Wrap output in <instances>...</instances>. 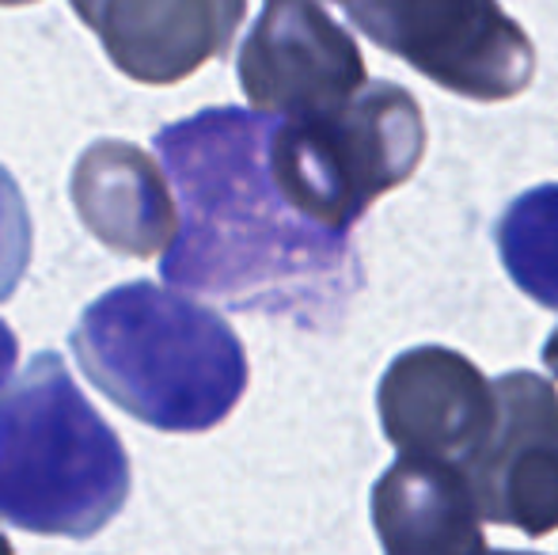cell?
<instances>
[{"label": "cell", "instance_id": "3", "mask_svg": "<svg viewBox=\"0 0 558 555\" xmlns=\"http://www.w3.org/2000/svg\"><path fill=\"white\" fill-rule=\"evenodd\" d=\"M130 498V457L69 365L38 350L0 400V518L38 536H96Z\"/></svg>", "mask_w": 558, "mask_h": 555}, {"label": "cell", "instance_id": "6", "mask_svg": "<svg viewBox=\"0 0 558 555\" xmlns=\"http://www.w3.org/2000/svg\"><path fill=\"white\" fill-rule=\"evenodd\" d=\"M240 88L274 119H312L368 88L353 35L319 0H266L235 53Z\"/></svg>", "mask_w": 558, "mask_h": 555}, {"label": "cell", "instance_id": "4", "mask_svg": "<svg viewBox=\"0 0 558 555\" xmlns=\"http://www.w3.org/2000/svg\"><path fill=\"white\" fill-rule=\"evenodd\" d=\"M422 153L418 99L376 81L338 111L281 119L270 137V179L304 221L345 237L380 194L414 176Z\"/></svg>", "mask_w": 558, "mask_h": 555}, {"label": "cell", "instance_id": "19", "mask_svg": "<svg viewBox=\"0 0 558 555\" xmlns=\"http://www.w3.org/2000/svg\"><path fill=\"white\" fill-rule=\"evenodd\" d=\"M338 4H350V0H338Z\"/></svg>", "mask_w": 558, "mask_h": 555}, {"label": "cell", "instance_id": "8", "mask_svg": "<svg viewBox=\"0 0 558 555\" xmlns=\"http://www.w3.org/2000/svg\"><path fill=\"white\" fill-rule=\"evenodd\" d=\"M380 430L403 457L468 468L498 415L494 385L475 362L448 347L403 350L376 385Z\"/></svg>", "mask_w": 558, "mask_h": 555}, {"label": "cell", "instance_id": "10", "mask_svg": "<svg viewBox=\"0 0 558 555\" xmlns=\"http://www.w3.org/2000/svg\"><path fill=\"white\" fill-rule=\"evenodd\" d=\"M69 198L84 229L130 260L168 252L183 229V209L175 206L168 168L133 141H92L73 164Z\"/></svg>", "mask_w": 558, "mask_h": 555}, {"label": "cell", "instance_id": "12", "mask_svg": "<svg viewBox=\"0 0 558 555\" xmlns=\"http://www.w3.org/2000/svg\"><path fill=\"white\" fill-rule=\"evenodd\" d=\"M494 240L517 289L558 312V183L532 186L509 202Z\"/></svg>", "mask_w": 558, "mask_h": 555}, {"label": "cell", "instance_id": "13", "mask_svg": "<svg viewBox=\"0 0 558 555\" xmlns=\"http://www.w3.org/2000/svg\"><path fill=\"white\" fill-rule=\"evenodd\" d=\"M31 252H35L31 209L12 171L0 164V301H8L20 289V281L27 278Z\"/></svg>", "mask_w": 558, "mask_h": 555}, {"label": "cell", "instance_id": "17", "mask_svg": "<svg viewBox=\"0 0 558 555\" xmlns=\"http://www.w3.org/2000/svg\"><path fill=\"white\" fill-rule=\"evenodd\" d=\"M20 4H38V0H0V8H20Z\"/></svg>", "mask_w": 558, "mask_h": 555}, {"label": "cell", "instance_id": "2", "mask_svg": "<svg viewBox=\"0 0 558 555\" xmlns=\"http://www.w3.org/2000/svg\"><path fill=\"white\" fill-rule=\"evenodd\" d=\"M69 347L114 408L163 434L221 426L247 393V350L228 319L153 281L107 289Z\"/></svg>", "mask_w": 558, "mask_h": 555}, {"label": "cell", "instance_id": "14", "mask_svg": "<svg viewBox=\"0 0 558 555\" xmlns=\"http://www.w3.org/2000/svg\"><path fill=\"white\" fill-rule=\"evenodd\" d=\"M15 362H20V342H15V331L0 319V400H4L8 381L15 377Z\"/></svg>", "mask_w": 558, "mask_h": 555}, {"label": "cell", "instance_id": "11", "mask_svg": "<svg viewBox=\"0 0 558 555\" xmlns=\"http://www.w3.org/2000/svg\"><path fill=\"white\" fill-rule=\"evenodd\" d=\"M384 555H490L475 487L448 460L399 453L368 495Z\"/></svg>", "mask_w": 558, "mask_h": 555}, {"label": "cell", "instance_id": "9", "mask_svg": "<svg viewBox=\"0 0 558 555\" xmlns=\"http://www.w3.org/2000/svg\"><path fill=\"white\" fill-rule=\"evenodd\" d=\"M118 73L168 88L225 58L247 0H69Z\"/></svg>", "mask_w": 558, "mask_h": 555}, {"label": "cell", "instance_id": "1", "mask_svg": "<svg viewBox=\"0 0 558 555\" xmlns=\"http://www.w3.org/2000/svg\"><path fill=\"white\" fill-rule=\"evenodd\" d=\"M278 119L214 107L153 137L183 209V229L160 260L171 289L270 312L304 327L331 324L361 286L350 240L304 221L270 179Z\"/></svg>", "mask_w": 558, "mask_h": 555}, {"label": "cell", "instance_id": "15", "mask_svg": "<svg viewBox=\"0 0 558 555\" xmlns=\"http://www.w3.org/2000/svg\"><path fill=\"white\" fill-rule=\"evenodd\" d=\"M539 358H544V365H547V373L558 381V327L551 331V339L544 342V350H539Z\"/></svg>", "mask_w": 558, "mask_h": 555}, {"label": "cell", "instance_id": "5", "mask_svg": "<svg viewBox=\"0 0 558 555\" xmlns=\"http://www.w3.org/2000/svg\"><path fill=\"white\" fill-rule=\"evenodd\" d=\"M350 23L452 96L501 104L536 76V46L498 0H350Z\"/></svg>", "mask_w": 558, "mask_h": 555}, {"label": "cell", "instance_id": "16", "mask_svg": "<svg viewBox=\"0 0 558 555\" xmlns=\"http://www.w3.org/2000/svg\"><path fill=\"white\" fill-rule=\"evenodd\" d=\"M490 555H539V552H517V548H494Z\"/></svg>", "mask_w": 558, "mask_h": 555}, {"label": "cell", "instance_id": "7", "mask_svg": "<svg viewBox=\"0 0 558 555\" xmlns=\"http://www.w3.org/2000/svg\"><path fill=\"white\" fill-rule=\"evenodd\" d=\"M494 396L498 415L463 472L486 521L539 541L558 529V393L539 373L513 370L494 381Z\"/></svg>", "mask_w": 558, "mask_h": 555}, {"label": "cell", "instance_id": "18", "mask_svg": "<svg viewBox=\"0 0 558 555\" xmlns=\"http://www.w3.org/2000/svg\"><path fill=\"white\" fill-rule=\"evenodd\" d=\"M0 555H15V552H12V544H8V536H4V533H0Z\"/></svg>", "mask_w": 558, "mask_h": 555}]
</instances>
